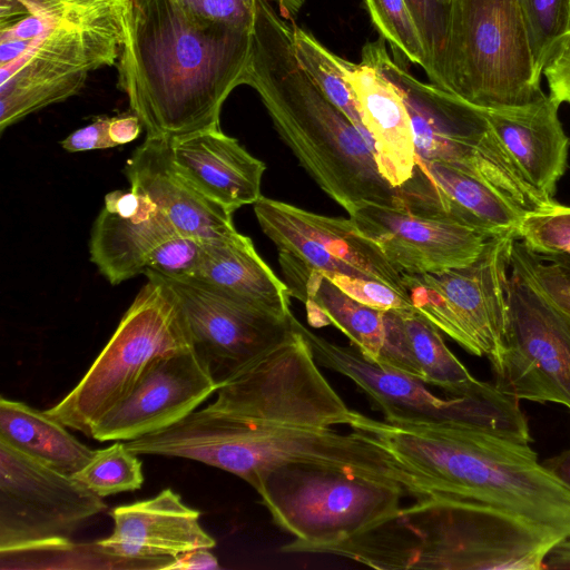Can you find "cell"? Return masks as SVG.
<instances>
[{
  "label": "cell",
  "mask_w": 570,
  "mask_h": 570,
  "mask_svg": "<svg viewBox=\"0 0 570 570\" xmlns=\"http://www.w3.org/2000/svg\"><path fill=\"white\" fill-rule=\"evenodd\" d=\"M124 20L60 23L20 57L0 65V130L77 95L91 71L114 65L120 53Z\"/></svg>",
  "instance_id": "obj_12"
},
{
  "label": "cell",
  "mask_w": 570,
  "mask_h": 570,
  "mask_svg": "<svg viewBox=\"0 0 570 570\" xmlns=\"http://www.w3.org/2000/svg\"><path fill=\"white\" fill-rule=\"evenodd\" d=\"M147 282L78 384L45 412L90 438L94 425L136 386L158 358L193 347L178 301L146 269Z\"/></svg>",
  "instance_id": "obj_8"
},
{
  "label": "cell",
  "mask_w": 570,
  "mask_h": 570,
  "mask_svg": "<svg viewBox=\"0 0 570 570\" xmlns=\"http://www.w3.org/2000/svg\"><path fill=\"white\" fill-rule=\"evenodd\" d=\"M198 18L252 31L257 0H173Z\"/></svg>",
  "instance_id": "obj_39"
},
{
  "label": "cell",
  "mask_w": 570,
  "mask_h": 570,
  "mask_svg": "<svg viewBox=\"0 0 570 570\" xmlns=\"http://www.w3.org/2000/svg\"><path fill=\"white\" fill-rule=\"evenodd\" d=\"M295 56L311 78L326 98L334 104L374 146L371 135L366 130L353 91L347 82L343 60L316 39L308 30L292 22Z\"/></svg>",
  "instance_id": "obj_30"
},
{
  "label": "cell",
  "mask_w": 570,
  "mask_h": 570,
  "mask_svg": "<svg viewBox=\"0 0 570 570\" xmlns=\"http://www.w3.org/2000/svg\"><path fill=\"white\" fill-rule=\"evenodd\" d=\"M104 209L124 218L146 219L156 215L157 205L144 193L129 187L114 190L105 196Z\"/></svg>",
  "instance_id": "obj_41"
},
{
  "label": "cell",
  "mask_w": 570,
  "mask_h": 570,
  "mask_svg": "<svg viewBox=\"0 0 570 570\" xmlns=\"http://www.w3.org/2000/svg\"><path fill=\"white\" fill-rule=\"evenodd\" d=\"M171 159L204 196L234 213L262 196L265 164L220 129L171 139Z\"/></svg>",
  "instance_id": "obj_21"
},
{
  "label": "cell",
  "mask_w": 570,
  "mask_h": 570,
  "mask_svg": "<svg viewBox=\"0 0 570 570\" xmlns=\"http://www.w3.org/2000/svg\"><path fill=\"white\" fill-rule=\"evenodd\" d=\"M542 464L570 488V449L547 459Z\"/></svg>",
  "instance_id": "obj_47"
},
{
  "label": "cell",
  "mask_w": 570,
  "mask_h": 570,
  "mask_svg": "<svg viewBox=\"0 0 570 570\" xmlns=\"http://www.w3.org/2000/svg\"><path fill=\"white\" fill-rule=\"evenodd\" d=\"M106 508L72 475L0 441V554L65 547Z\"/></svg>",
  "instance_id": "obj_13"
},
{
  "label": "cell",
  "mask_w": 570,
  "mask_h": 570,
  "mask_svg": "<svg viewBox=\"0 0 570 570\" xmlns=\"http://www.w3.org/2000/svg\"><path fill=\"white\" fill-rule=\"evenodd\" d=\"M384 324L385 335L376 364L422 381V373L412 351L401 308L384 311Z\"/></svg>",
  "instance_id": "obj_38"
},
{
  "label": "cell",
  "mask_w": 570,
  "mask_h": 570,
  "mask_svg": "<svg viewBox=\"0 0 570 570\" xmlns=\"http://www.w3.org/2000/svg\"><path fill=\"white\" fill-rule=\"evenodd\" d=\"M191 278L279 317L289 318L293 315L285 282L259 256L252 239L240 233L229 238L206 240L200 263Z\"/></svg>",
  "instance_id": "obj_24"
},
{
  "label": "cell",
  "mask_w": 570,
  "mask_h": 570,
  "mask_svg": "<svg viewBox=\"0 0 570 570\" xmlns=\"http://www.w3.org/2000/svg\"><path fill=\"white\" fill-rule=\"evenodd\" d=\"M157 274L174 292L193 348L218 384L286 341L294 331V315L279 317L196 278Z\"/></svg>",
  "instance_id": "obj_15"
},
{
  "label": "cell",
  "mask_w": 570,
  "mask_h": 570,
  "mask_svg": "<svg viewBox=\"0 0 570 570\" xmlns=\"http://www.w3.org/2000/svg\"><path fill=\"white\" fill-rule=\"evenodd\" d=\"M210 549H195L171 559L166 569L178 570H216L219 569L218 560Z\"/></svg>",
  "instance_id": "obj_44"
},
{
  "label": "cell",
  "mask_w": 570,
  "mask_h": 570,
  "mask_svg": "<svg viewBox=\"0 0 570 570\" xmlns=\"http://www.w3.org/2000/svg\"><path fill=\"white\" fill-rule=\"evenodd\" d=\"M380 36L389 42L395 58L425 67L424 43L405 0H364Z\"/></svg>",
  "instance_id": "obj_34"
},
{
  "label": "cell",
  "mask_w": 570,
  "mask_h": 570,
  "mask_svg": "<svg viewBox=\"0 0 570 570\" xmlns=\"http://www.w3.org/2000/svg\"><path fill=\"white\" fill-rule=\"evenodd\" d=\"M420 30L430 82L445 90L446 48L452 0H405Z\"/></svg>",
  "instance_id": "obj_35"
},
{
  "label": "cell",
  "mask_w": 570,
  "mask_h": 570,
  "mask_svg": "<svg viewBox=\"0 0 570 570\" xmlns=\"http://www.w3.org/2000/svg\"><path fill=\"white\" fill-rule=\"evenodd\" d=\"M563 539L495 508L429 498L325 552L375 569L538 570Z\"/></svg>",
  "instance_id": "obj_5"
},
{
  "label": "cell",
  "mask_w": 570,
  "mask_h": 570,
  "mask_svg": "<svg viewBox=\"0 0 570 570\" xmlns=\"http://www.w3.org/2000/svg\"><path fill=\"white\" fill-rule=\"evenodd\" d=\"M445 79V91L484 109L544 94L518 0H452Z\"/></svg>",
  "instance_id": "obj_9"
},
{
  "label": "cell",
  "mask_w": 570,
  "mask_h": 570,
  "mask_svg": "<svg viewBox=\"0 0 570 570\" xmlns=\"http://www.w3.org/2000/svg\"><path fill=\"white\" fill-rule=\"evenodd\" d=\"M114 529L97 543L109 554L166 569L171 559L195 549H213L216 540L199 522L200 512L167 488L157 495L110 511Z\"/></svg>",
  "instance_id": "obj_18"
},
{
  "label": "cell",
  "mask_w": 570,
  "mask_h": 570,
  "mask_svg": "<svg viewBox=\"0 0 570 570\" xmlns=\"http://www.w3.org/2000/svg\"><path fill=\"white\" fill-rule=\"evenodd\" d=\"M537 71L570 46V0H518Z\"/></svg>",
  "instance_id": "obj_31"
},
{
  "label": "cell",
  "mask_w": 570,
  "mask_h": 570,
  "mask_svg": "<svg viewBox=\"0 0 570 570\" xmlns=\"http://www.w3.org/2000/svg\"><path fill=\"white\" fill-rule=\"evenodd\" d=\"M219 384L193 347L156 360L131 392L92 428L100 442L164 430L197 410Z\"/></svg>",
  "instance_id": "obj_16"
},
{
  "label": "cell",
  "mask_w": 570,
  "mask_h": 570,
  "mask_svg": "<svg viewBox=\"0 0 570 570\" xmlns=\"http://www.w3.org/2000/svg\"><path fill=\"white\" fill-rule=\"evenodd\" d=\"M142 128L139 117L131 111V114L110 117L109 136L118 147L135 140Z\"/></svg>",
  "instance_id": "obj_45"
},
{
  "label": "cell",
  "mask_w": 570,
  "mask_h": 570,
  "mask_svg": "<svg viewBox=\"0 0 570 570\" xmlns=\"http://www.w3.org/2000/svg\"><path fill=\"white\" fill-rule=\"evenodd\" d=\"M109 124L110 117H97L89 125L68 135L60 145L69 153L117 147L109 136Z\"/></svg>",
  "instance_id": "obj_42"
},
{
  "label": "cell",
  "mask_w": 570,
  "mask_h": 570,
  "mask_svg": "<svg viewBox=\"0 0 570 570\" xmlns=\"http://www.w3.org/2000/svg\"><path fill=\"white\" fill-rule=\"evenodd\" d=\"M256 492L273 522L294 538L281 548L286 553H311L354 537L391 517L409 497L395 482L308 463L273 470Z\"/></svg>",
  "instance_id": "obj_7"
},
{
  "label": "cell",
  "mask_w": 570,
  "mask_h": 570,
  "mask_svg": "<svg viewBox=\"0 0 570 570\" xmlns=\"http://www.w3.org/2000/svg\"><path fill=\"white\" fill-rule=\"evenodd\" d=\"M205 242L177 233L155 249L147 269L166 276L191 277L200 263Z\"/></svg>",
  "instance_id": "obj_37"
},
{
  "label": "cell",
  "mask_w": 570,
  "mask_h": 570,
  "mask_svg": "<svg viewBox=\"0 0 570 570\" xmlns=\"http://www.w3.org/2000/svg\"><path fill=\"white\" fill-rule=\"evenodd\" d=\"M130 188L147 195L175 229L203 240L237 235L233 214L197 190L176 168L170 141L146 137L125 164Z\"/></svg>",
  "instance_id": "obj_20"
},
{
  "label": "cell",
  "mask_w": 570,
  "mask_h": 570,
  "mask_svg": "<svg viewBox=\"0 0 570 570\" xmlns=\"http://www.w3.org/2000/svg\"><path fill=\"white\" fill-rule=\"evenodd\" d=\"M325 277L348 296L373 308L389 311L412 306L406 296L382 282L343 274H330Z\"/></svg>",
  "instance_id": "obj_40"
},
{
  "label": "cell",
  "mask_w": 570,
  "mask_h": 570,
  "mask_svg": "<svg viewBox=\"0 0 570 570\" xmlns=\"http://www.w3.org/2000/svg\"><path fill=\"white\" fill-rule=\"evenodd\" d=\"M72 476L100 498L139 490L145 480L141 461L120 442L96 450Z\"/></svg>",
  "instance_id": "obj_33"
},
{
  "label": "cell",
  "mask_w": 570,
  "mask_h": 570,
  "mask_svg": "<svg viewBox=\"0 0 570 570\" xmlns=\"http://www.w3.org/2000/svg\"><path fill=\"white\" fill-rule=\"evenodd\" d=\"M517 237L533 252L570 255V206L556 202L547 208L528 213Z\"/></svg>",
  "instance_id": "obj_36"
},
{
  "label": "cell",
  "mask_w": 570,
  "mask_h": 570,
  "mask_svg": "<svg viewBox=\"0 0 570 570\" xmlns=\"http://www.w3.org/2000/svg\"><path fill=\"white\" fill-rule=\"evenodd\" d=\"M570 569V537L560 541L548 554L544 569Z\"/></svg>",
  "instance_id": "obj_46"
},
{
  "label": "cell",
  "mask_w": 570,
  "mask_h": 570,
  "mask_svg": "<svg viewBox=\"0 0 570 570\" xmlns=\"http://www.w3.org/2000/svg\"><path fill=\"white\" fill-rule=\"evenodd\" d=\"M244 85L258 94L299 165L348 215L364 204L406 209L403 193L381 174L374 146L301 67L292 23L271 0H257Z\"/></svg>",
  "instance_id": "obj_3"
},
{
  "label": "cell",
  "mask_w": 570,
  "mask_h": 570,
  "mask_svg": "<svg viewBox=\"0 0 570 570\" xmlns=\"http://www.w3.org/2000/svg\"><path fill=\"white\" fill-rule=\"evenodd\" d=\"M293 328L286 341L219 384L216 400L193 424L191 458L240 478L255 491L273 470L308 463L395 482L415 500L439 498L430 479L379 443L333 429L348 425L354 410Z\"/></svg>",
  "instance_id": "obj_1"
},
{
  "label": "cell",
  "mask_w": 570,
  "mask_h": 570,
  "mask_svg": "<svg viewBox=\"0 0 570 570\" xmlns=\"http://www.w3.org/2000/svg\"><path fill=\"white\" fill-rule=\"evenodd\" d=\"M343 65L362 121L374 142L379 169L403 193L419 170L413 128L404 99L366 45L362 48L360 62L344 59Z\"/></svg>",
  "instance_id": "obj_19"
},
{
  "label": "cell",
  "mask_w": 570,
  "mask_h": 570,
  "mask_svg": "<svg viewBox=\"0 0 570 570\" xmlns=\"http://www.w3.org/2000/svg\"><path fill=\"white\" fill-rule=\"evenodd\" d=\"M283 208L323 252L407 297L403 273L390 263L372 239L358 230L351 218L324 216L284 202Z\"/></svg>",
  "instance_id": "obj_28"
},
{
  "label": "cell",
  "mask_w": 570,
  "mask_h": 570,
  "mask_svg": "<svg viewBox=\"0 0 570 570\" xmlns=\"http://www.w3.org/2000/svg\"><path fill=\"white\" fill-rule=\"evenodd\" d=\"M365 45L404 99L419 159L450 165L488 185L525 213L556 203L528 183L483 108L415 78L402 59L387 53L384 38Z\"/></svg>",
  "instance_id": "obj_6"
},
{
  "label": "cell",
  "mask_w": 570,
  "mask_h": 570,
  "mask_svg": "<svg viewBox=\"0 0 570 570\" xmlns=\"http://www.w3.org/2000/svg\"><path fill=\"white\" fill-rule=\"evenodd\" d=\"M542 75L547 79L549 95L560 105H570V46L544 68Z\"/></svg>",
  "instance_id": "obj_43"
},
{
  "label": "cell",
  "mask_w": 570,
  "mask_h": 570,
  "mask_svg": "<svg viewBox=\"0 0 570 570\" xmlns=\"http://www.w3.org/2000/svg\"><path fill=\"white\" fill-rule=\"evenodd\" d=\"M252 32L193 16L173 0H128L118 87L146 137L220 129L225 100L245 83Z\"/></svg>",
  "instance_id": "obj_2"
},
{
  "label": "cell",
  "mask_w": 570,
  "mask_h": 570,
  "mask_svg": "<svg viewBox=\"0 0 570 570\" xmlns=\"http://www.w3.org/2000/svg\"><path fill=\"white\" fill-rule=\"evenodd\" d=\"M560 104L550 95L523 106L484 109L494 132L528 183L553 200L568 169L570 138L559 118Z\"/></svg>",
  "instance_id": "obj_22"
},
{
  "label": "cell",
  "mask_w": 570,
  "mask_h": 570,
  "mask_svg": "<svg viewBox=\"0 0 570 570\" xmlns=\"http://www.w3.org/2000/svg\"><path fill=\"white\" fill-rule=\"evenodd\" d=\"M348 426L430 479L445 499L495 508L570 537V488L529 443L476 426L386 422L356 411Z\"/></svg>",
  "instance_id": "obj_4"
},
{
  "label": "cell",
  "mask_w": 570,
  "mask_h": 570,
  "mask_svg": "<svg viewBox=\"0 0 570 570\" xmlns=\"http://www.w3.org/2000/svg\"><path fill=\"white\" fill-rule=\"evenodd\" d=\"M401 315L422 381L442 389L446 396H468L495 387L473 377L446 346L441 331L413 306L401 308Z\"/></svg>",
  "instance_id": "obj_29"
},
{
  "label": "cell",
  "mask_w": 570,
  "mask_h": 570,
  "mask_svg": "<svg viewBox=\"0 0 570 570\" xmlns=\"http://www.w3.org/2000/svg\"><path fill=\"white\" fill-rule=\"evenodd\" d=\"M350 218L401 273H439L464 267L491 236L451 219L364 204Z\"/></svg>",
  "instance_id": "obj_17"
},
{
  "label": "cell",
  "mask_w": 570,
  "mask_h": 570,
  "mask_svg": "<svg viewBox=\"0 0 570 570\" xmlns=\"http://www.w3.org/2000/svg\"><path fill=\"white\" fill-rule=\"evenodd\" d=\"M293 324L307 340L316 361L351 380L386 422L476 426L525 443L532 441L515 399L497 387L483 394L442 399L423 381L377 365L353 345L342 346L315 334L295 316Z\"/></svg>",
  "instance_id": "obj_10"
},
{
  "label": "cell",
  "mask_w": 570,
  "mask_h": 570,
  "mask_svg": "<svg viewBox=\"0 0 570 570\" xmlns=\"http://www.w3.org/2000/svg\"><path fill=\"white\" fill-rule=\"evenodd\" d=\"M281 10L284 18H289L296 14L305 3V0H271Z\"/></svg>",
  "instance_id": "obj_48"
},
{
  "label": "cell",
  "mask_w": 570,
  "mask_h": 570,
  "mask_svg": "<svg viewBox=\"0 0 570 570\" xmlns=\"http://www.w3.org/2000/svg\"><path fill=\"white\" fill-rule=\"evenodd\" d=\"M517 232L491 237L470 265L439 273L402 274L412 306L475 356L498 351L507 320V283Z\"/></svg>",
  "instance_id": "obj_11"
},
{
  "label": "cell",
  "mask_w": 570,
  "mask_h": 570,
  "mask_svg": "<svg viewBox=\"0 0 570 570\" xmlns=\"http://www.w3.org/2000/svg\"><path fill=\"white\" fill-rule=\"evenodd\" d=\"M501 344L489 357L495 387L515 400L570 409V315L510 269Z\"/></svg>",
  "instance_id": "obj_14"
},
{
  "label": "cell",
  "mask_w": 570,
  "mask_h": 570,
  "mask_svg": "<svg viewBox=\"0 0 570 570\" xmlns=\"http://www.w3.org/2000/svg\"><path fill=\"white\" fill-rule=\"evenodd\" d=\"M417 161L436 189L445 218L491 237L518 230L527 213L501 194L444 163Z\"/></svg>",
  "instance_id": "obj_26"
},
{
  "label": "cell",
  "mask_w": 570,
  "mask_h": 570,
  "mask_svg": "<svg viewBox=\"0 0 570 570\" xmlns=\"http://www.w3.org/2000/svg\"><path fill=\"white\" fill-rule=\"evenodd\" d=\"M177 233L160 210L131 219L102 208L90 233V261L111 285H118L144 274L155 249Z\"/></svg>",
  "instance_id": "obj_25"
},
{
  "label": "cell",
  "mask_w": 570,
  "mask_h": 570,
  "mask_svg": "<svg viewBox=\"0 0 570 570\" xmlns=\"http://www.w3.org/2000/svg\"><path fill=\"white\" fill-rule=\"evenodd\" d=\"M278 262L291 297L305 306L308 324L335 326L367 360L376 363L385 335L384 311L357 302L288 253L278 252Z\"/></svg>",
  "instance_id": "obj_23"
},
{
  "label": "cell",
  "mask_w": 570,
  "mask_h": 570,
  "mask_svg": "<svg viewBox=\"0 0 570 570\" xmlns=\"http://www.w3.org/2000/svg\"><path fill=\"white\" fill-rule=\"evenodd\" d=\"M58 420L20 401L0 399V441L62 473L73 475L95 451Z\"/></svg>",
  "instance_id": "obj_27"
},
{
  "label": "cell",
  "mask_w": 570,
  "mask_h": 570,
  "mask_svg": "<svg viewBox=\"0 0 570 570\" xmlns=\"http://www.w3.org/2000/svg\"><path fill=\"white\" fill-rule=\"evenodd\" d=\"M510 269L570 315V255L537 253L517 237L512 245Z\"/></svg>",
  "instance_id": "obj_32"
}]
</instances>
